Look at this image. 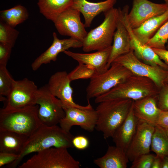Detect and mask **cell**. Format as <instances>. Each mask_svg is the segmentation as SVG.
Masks as SVG:
<instances>
[{"label": "cell", "mask_w": 168, "mask_h": 168, "mask_svg": "<svg viewBox=\"0 0 168 168\" xmlns=\"http://www.w3.org/2000/svg\"><path fill=\"white\" fill-rule=\"evenodd\" d=\"M74 136L57 125L47 126L42 124L28 138L16 160L7 165L6 168L18 166L23 159L33 152L52 147L73 148L72 140Z\"/></svg>", "instance_id": "cell-1"}, {"label": "cell", "mask_w": 168, "mask_h": 168, "mask_svg": "<svg viewBox=\"0 0 168 168\" xmlns=\"http://www.w3.org/2000/svg\"><path fill=\"white\" fill-rule=\"evenodd\" d=\"M133 101L129 99H115L99 103L96 109L97 119L95 129L102 133L105 139L112 138L126 118Z\"/></svg>", "instance_id": "cell-2"}, {"label": "cell", "mask_w": 168, "mask_h": 168, "mask_svg": "<svg viewBox=\"0 0 168 168\" xmlns=\"http://www.w3.org/2000/svg\"><path fill=\"white\" fill-rule=\"evenodd\" d=\"M37 105L25 108L0 110V131H9L30 136L42 124Z\"/></svg>", "instance_id": "cell-3"}, {"label": "cell", "mask_w": 168, "mask_h": 168, "mask_svg": "<svg viewBox=\"0 0 168 168\" xmlns=\"http://www.w3.org/2000/svg\"><path fill=\"white\" fill-rule=\"evenodd\" d=\"M160 89L151 79L133 74L124 82L95 99V102L115 99L137 100L149 96H157Z\"/></svg>", "instance_id": "cell-4"}, {"label": "cell", "mask_w": 168, "mask_h": 168, "mask_svg": "<svg viewBox=\"0 0 168 168\" xmlns=\"http://www.w3.org/2000/svg\"><path fill=\"white\" fill-rule=\"evenodd\" d=\"M119 8L113 7L104 12L103 22L88 33L83 41V51L101 50L112 45L119 17Z\"/></svg>", "instance_id": "cell-5"}, {"label": "cell", "mask_w": 168, "mask_h": 168, "mask_svg": "<svg viewBox=\"0 0 168 168\" xmlns=\"http://www.w3.org/2000/svg\"><path fill=\"white\" fill-rule=\"evenodd\" d=\"M63 147H50L40 151L18 166V168H79L80 162Z\"/></svg>", "instance_id": "cell-6"}, {"label": "cell", "mask_w": 168, "mask_h": 168, "mask_svg": "<svg viewBox=\"0 0 168 168\" xmlns=\"http://www.w3.org/2000/svg\"><path fill=\"white\" fill-rule=\"evenodd\" d=\"M133 74L124 66L113 62L106 71L90 79L86 91L87 100L107 92Z\"/></svg>", "instance_id": "cell-7"}, {"label": "cell", "mask_w": 168, "mask_h": 168, "mask_svg": "<svg viewBox=\"0 0 168 168\" xmlns=\"http://www.w3.org/2000/svg\"><path fill=\"white\" fill-rule=\"evenodd\" d=\"M36 104L39 105L38 115L43 125H57L65 117V112L61 100L51 94L47 84L38 89Z\"/></svg>", "instance_id": "cell-8"}, {"label": "cell", "mask_w": 168, "mask_h": 168, "mask_svg": "<svg viewBox=\"0 0 168 168\" xmlns=\"http://www.w3.org/2000/svg\"><path fill=\"white\" fill-rule=\"evenodd\" d=\"M113 62L124 66L133 74L151 79L159 89L165 83V79L168 74V70L161 66H152L139 60L135 56L133 50L119 56Z\"/></svg>", "instance_id": "cell-9"}, {"label": "cell", "mask_w": 168, "mask_h": 168, "mask_svg": "<svg viewBox=\"0 0 168 168\" xmlns=\"http://www.w3.org/2000/svg\"><path fill=\"white\" fill-rule=\"evenodd\" d=\"M38 89L34 82L27 78L14 80L12 89L7 97V110L20 109L36 105Z\"/></svg>", "instance_id": "cell-10"}, {"label": "cell", "mask_w": 168, "mask_h": 168, "mask_svg": "<svg viewBox=\"0 0 168 168\" xmlns=\"http://www.w3.org/2000/svg\"><path fill=\"white\" fill-rule=\"evenodd\" d=\"M68 73L65 71L56 72L50 77L47 85L50 92L59 99L63 108H74L82 109L92 108L89 100L88 104L82 106L75 103L72 98L73 89Z\"/></svg>", "instance_id": "cell-11"}, {"label": "cell", "mask_w": 168, "mask_h": 168, "mask_svg": "<svg viewBox=\"0 0 168 168\" xmlns=\"http://www.w3.org/2000/svg\"><path fill=\"white\" fill-rule=\"evenodd\" d=\"M80 13L71 7L60 14L54 22L58 32L83 42L88 33L81 21Z\"/></svg>", "instance_id": "cell-12"}, {"label": "cell", "mask_w": 168, "mask_h": 168, "mask_svg": "<svg viewBox=\"0 0 168 168\" xmlns=\"http://www.w3.org/2000/svg\"><path fill=\"white\" fill-rule=\"evenodd\" d=\"M168 10L165 3H157L148 0H133L132 7L127 15L128 24L133 29L139 26L153 17L161 15Z\"/></svg>", "instance_id": "cell-13"}, {"label": "cell", "mask_w": 168, "mask_h": 168, "mask_svg": "<svg viewBox=\"0 0 168 168\" xmlns=\"http://www.w3.org/2000/svg\"><path fill=\"white\" fill-rule=\"evenodd\" d=\"M63 109L65 116L59 124L65 131L69 132L72 127L75 125L79 126L90 132L93 131L95 129L97 115L96 110L93 108L86 109L74 108Z\"/></svg>", "instance_id": "cell-14"}, {"label": "cell", "mask_w": 168, "mask_h": 168, "mask_svg": "<svg viewBox=\"0 0 168 168\" xmlns=\"http://www.w3.org/2000/svg\"><path fill=\"white\" fill-rule=\"evenodd\" d=\"M155 126L139 119L135 135L126 152L133 161L140 156L149 153Z\"/></svg>", "instance_id": "cell-15"}, {"label": "cell", "mask_w": 168, "mask_h": 168, "mask_svg": "<svg viewBox=\"0 0 168 168\" xmlns=\"http://www.w3.org/2000/svg\"><path fill=\"white\" fill-rule=\"evenodd\" d=\"M53 40L51 46L38 57L32 63V70L36 71L43 64L56 60L58 55L70 48H79L83 46V42L73 38L60 39L55 32L53 33Z\"/></svg>", "instance_id": "cell-16"}, {"label": "cell", "mask_w": 168, "mask_h": 168, "mask_svg": "<svg viewBox=\"0 0 168 168\" xmlns=\"http://www.w3.org/2000/svg\"><path fill=\"white\" fill-rule=\"evenodd\" d=\"M157 96H149L133 100L132 105L133 114L138 119L155 126L161 110L158 106Z\"/></svg>", "instance_id": "cell-17"}, {"label": "cell", "mask_w": 168, "mask_h": 168, "mask_svg": "<svg viewBox=\"0 0 168 168\" xmlns=\"http://www.w3.org/2000/svg\"><path fill=\"white\" fill-rule=\"evenodd\" d=\"M111 48L112 46L106 49L91 53H75L67 50L63 53L77 61L78 63L91 67L99 74L104 72L108 69L107 63Z\"/></svg>", "instance_id": "cell-18"}, {"label": "cell", "mask_w": 168, "mask_h": 168, "mask_svg": "<svg viewBox=\"0 0 168 168\" xmlns=\"http://www.w3.org/2000/svg\"><path fill=\"white\" fill-rule=\"evenodd\" d=\"M119 17L113 37V43L107 63L109 68L112 63L119 56L129 52L132 49L129 33L121 16Z\"/></svg>", "instance_id": "cell-19"}, {"label": "cell", "mask_w": 168, "mask_h": 168, "mask_svg": "<svg viewBox=\"0 0 168 168\" xmlns=\"http://www.w3.org/2000/svg\"><path fill=\"white\" fill-rule=\"evenodd\" d=\"M117 0H106L97 2L86 0H73L71 7L79 11L85 19V27L90 26L94 18L102 12H105L113 7Z\"/></svg>", "instance_id": "cell-20"}, {"label": "cell", "mask_w": 168, "mask_h": 168, "mask_svg": "<svg viewBox=\"0 0 168 168\" xmlns=\"http://www.w3.org/2000/svg\"><path fill=\"white\" fill-rule=\"evenodd\" d=\"M138 120L133 114L132 106L126 118L112 137L115 146L126 153L135 133Z\"/></svg>", "instance_id": "cell-21"}, {"label": "cell", "mask_w": 168, "mask_h": 168, "mask_svg": "<svg viewBox=\"0 0 168 168\" xmlns=\"http://www.w3.org/2000/svg\"><path fill=\"white\" fill-rule=\"evenodd\" d=\"M132 49L135 56L144 63L153 66H160L168 70V65L162 61L152 48L140 42L132 30L129 31Z\"/></svg>", "instance_id": "cell-22"}, {"label": "cell", "mask_w": 168, "mask_h": 168, "mask_svg": "<svg viewBox=\"0 0 168 168\" xmlns=\"http://www.w3.org/2000/svg\"><path fill=\"white\" fill-rule=\"evenodd\" d=\"M129 161L123 150L116 146H109L105 154L94 160L93 162L100 168H126Z\"/></svg>", "instance_id": "cell-23"}, {"label": "cell", "mask_w": 168, "mask_h": 168, "mask_svg": "<svg viewBox=\"0 0 168 168\" xmlns=\"http://www.w3.org/2000/svg\"><path fill=\"white\" fill-rule=\"evenodd\" d=\"M168 21V10L163 14L151 18L138 27L132 29L133 33L142 43L146 44L160 27Z\"/></svg>", "instance_id": "cell-24"}, {"label": "cell", "mask_w": 168, "mask_h": 168, "mask_svg": "<svg viewBox=\"0 0 168 168\" xmlns=\"http://www.w3.org/2000/svg\"><path fill=\"white\" fill-rule=\"evenodd\" d=\"M28 137L25 135L12 131H0V152L19 155Z\"/></svg>", "instance_id": "cell-25"}, {"label": "cell", "mask_w": 168, "mask_h": 168, "mask_svg": "<svg viewBox=\"0 0 168 168\" xmlns=\"http://www.w3.org/2000/svg\"><path fill=\"white\" fill-rule=\"evenodd\" d=\"M73 0H38L40 12L53 22L65 11L71 7Z\"/></svg>", "instance_id": "cell-26"}, {"label": "cell", "mask_w": 168, "mask_h": 168, "mask_svg": "<svg viewBox=\"0 0 168 168\" xmlns=\"http://www.w3.org/2000/svg\"><path fill=\"white\" fill-rule=\"evenodd\" d=\"M29 16L27 9L21 5L0 12V19L14 28L26 20Z\"/></svg>", "instance_id": "cell-27"}, {"label": "cell", "mask_w": 168, "mask_h": 168, "mask_svg": "<svg viewBox=\"0 0 168 168\" xmlns=\"http://www.w3.org/2000/svg\"><path fill=\"white\" fill-rule=\"evenodd\" d=\"M151 150L162 158L168 156V136L162 127L156 125L152 136Z\"/></svg>", "instance_id": "cell-28"}, {"label": "cell", "mask_w": 168, "mask_h": 168, "mask_svg": "<svg viewBox=\"0 0 168 168\" xmlns=\"http://www.w3.org/2000/svg\"><path fill=\"white\" fill-rule=\"evenodd\" d=\"M168 40V21L158 30L146 44L152 48L166 49Z\"/></svg>", "instance_id": "cell-29"}, {"label": "cell", "mask_w": 168, "mask_h": 168, "mask_svg": "<svg viewBox=\"0 0 168 168\" xmlns=\"http://www.w3.org/2000/svg\"><path fill=\"white\" fill-rule=\"evenodd\" d=\"M97 74L96 71L91 67L80 63L68 73L69 77L71 82L80 79H90Z\"/></svg>", "instance_id": "cell-30"}, {"label": "cell", "mask_w": 168, "mask_h": 168, "mask_svg": "<svg viewBox=\"0 0 168 168\" xmlns=\"http://www.w3.org/2000/svg\"><path fill=\"white\" fill-rule=\"evenodd\" d=\"M19 33L18 31L0 19V42L10 44L13 47Z\"/></svg>", "instance_id": "cell-31"}, {"label": "cell", "mask_w": 168, "mask_h": 168, "mask_svg": "<svg viewBox=\"0 0 168 168\" xmlns=\"http://www.w3.org/2000/svg\"><path fill=\"white\" fill-rule=\"evenodd\" d=\"M14 80L6 67L0 66V96L7 97L12 89Z\"/></svg>", "instance_id": "cell-32"}, {"label": "cell", "mask_w": 168, "mask_h": 168, "mask_svg": "<svg viewBox=\"0 0 168 168\" xmlns=\"http://www.w3.org/2000/svg\"><path fill=\"white\" fill-rule=\"evenodd\" d=\"M155 155L150 153L142 155L132 161L131 168H151Z\"/></svg>", "instance_id": "cell-33"}, {"label": "cell", "mask_w": 168, "mask_h": 168, "mask_svg": "<svg viewBox=\"0 0 168 168\" xmlns=\"http://www.w3.org/2000/svg\"><path fill=\"white\" fill-rule=\"evenodd\" d=\"M158 107L162 110H168V83H165L160 88L157 96Z\"/></svg>", "instance_id": "cell-34"}, {"label": "cell", "mask_w": 168, "mask_h": 168, "mask_svg": "<svg viewBox=\"0 0 168 168\" xmlns=\"http://www.w3.org/2000/svg\"><path fill=\"white\" fill-rule=\"evenodd\" d=\"M12 47L10 44L0 42V66L6 67Z\"/></svg>", "instance_id": "cell-35"}, {"label": "cell", "mask_w": 168, "mask_h": 168, "mask_svg": "<svg viewBox=\"0 0 168 168\" xmlns=\"http://www.w3.org/2000/svg\"><path fill=\"white\" fill-rule=\"evenodd\" d=\"M73 147L79 150H83L87 148L89 146V141L88 138L83 136L79 135L74 137L72 140Z\"/></svg>", "instance_id": "cell-36"}, {"label": "cell", "mask_w": 168, "mask_h": 168, "mask_svg": "<svg viewBox=\"0 0 168 168\" xmlns=\"http://www.w3.org/2000/svg\"><path fill=\"white\" fill-rule=\"evenodd\" d=\"M18 155L14 153L0 152V167L12 163L17 159Z\"/></svg>", "instance_id": "cell-37"}, {"label": "cell", "mask_w": 168, "mask_h": 168, "mask_svg": "<svg viewBox=\"0 0 168 168\" xmlns=\"http://www.w3.org/2000/svg\"><path fill=\"white\" fill-rule=\"evenodd\" d=\"M156 125H158L163 128H168V110H161Z\"/></svg>", "instance_id": "cell-38"}, {"label": "cell", "mask_w": 168, "mask_h": 168, "mask_svg": "<svg viewBox=\"0 0 168 168\" xmlns=\"http://www.w3.org/2000/svg\"><path fill=\"white\" fill-rule=\"evenodd\" d=\"M152 49L159 58L166 64L168 65V50L156 48Z\"/></svg>", "instance_id": "cell-39"}, {"label": "cell", "mask_w": 168, "mask_h": 168, "mask_svg": "<svg viewBox=\"0 0 168 168\" xmlns=\"http://www.w3.org/2000/svg\"><path fill=\"white\" fill-rule=\"evenodd\" d=\"M163 158L156 155L151 168H161Z\"/></svg>", "instance_id": "cell-40"}, {"label": "cell", "mask_w": 168, "mask_h": 168, "mask_svg": "<svg viewBox=\"0 0 168 168\" xmlns=\"http://www.w3.org/2000/svg\"><path fill=\"white\" fill-rule=\"evenodd\" d=\"M161 168H168V156H165L163 158Z\"/></svg>", "instance_id": "cell-41"}, {"label": "cell", "mask_w": 168, "mask_h": 168, "mask_svg": "<svg viewBox=\"0 0 168 168\" xmlns=\"http://www.w3.org/2000/svg\"><path fill=\"white\" fill-rule=\"evenodd\" d=\"M165 83H168V74L165 79Z\"/></svg>", "instance_id": "cell-42"}, {"label": "cell", "mask_w": 168, "mask_h": 168, "mask_svg": "<svg viewBox=\"0 0 168 168\" xmlns=\"http://www.w3.org/2000/svg\"><path fill=\"white\" fill-rule=\"evenodd\" d=\"M163 129L165 130V131L167 135L168 136V128H163Z\"/></svg>", "instance_id": "cell-43"}, {"label": "cell", "mask_w": 168, "mask_h": 168, "mask_svg": "<svg viewBox=\"0 0 168 168\" xmlns=\"http://www.w3.org/2000/svg\"><path fill=\"white\" fill-rule=\"evenodd\" d=\"M165 3L168 6V0H164Z\"/></svg>", "instance_id": "cell-44"}, {"label": "cell", "mask_w": 168, "mask_h": 168, "mask_svg": "<svg viewBox=\"0 0 168 168\" xmlns=\"http://www.w3.org/2000/svg\"><path fill=\"white\" fill-rule=\"evenodd\" d=\"M166 48L168 49V44H167V46H166Z\"/></svg>", "instance_id": "cell-45"}]
</instances>
